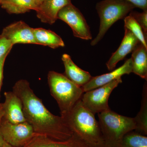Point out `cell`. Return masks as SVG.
Wrapping results in <instances>:
<instances>
[{
	"label": "cell",
	"instance_id": "1",
	"mask_svg": "<svg viewBox=\"0 0 147 147\" xmlns=\"http://www.w3.org/2000/svg\"><path fill=\"white\" fill-rule=\"evenodd\" d=\"M13 92L21 99L26 121L37 134L57 141H65L72 136L73 132L63 118L55 115L47 110L35 94L28 81H17L13 86Z\"/></svg>",
	"mask_w": 147,
	"mask_h": 147
},
{
	"label": "cell",
	"instance_id": "2",
	"mask_svg": "<svg viewBox=\"0 0 147 147\" xmlns=\"http://www.w3.org/2000/svg\"><path fill=\"white\" fill-rule=\"evenodd\" d=\"M61 117L70 130L90 146L106 147L98 121L81 99L69 113Z\"/></svg>",
	"mask_w": 147,
	"mask_h": 147
},
{
	"label": "cell",
	"instance_id": "3",
	"mask_svg": "<svg viewBox=\"0 0 147 147\" xmlns=\"http://www.w3.org/2000/svg\"><path fill=\"white\" fill-rule=\"evenodd\" d=\"M47 81L50 93L57 102L61 116L63 117L81 99L84 92L82 87L71 82L64 74L55 71H49Z\"/></svg>",
	"mask_w": 147,
	"mask_h": 147
},
{
	"label": "cell",
	"instance_id": "4",
	"mask_svg": "<svg viewBox=\"0 0 147 147\" xmlns=\"http://www.w3.org/2000/svg\"><path fill=\"white\" fill-rule=\"evenodd\" d=\"M98 116L106 147H115L125 134L136 129L134 118L119 115L110 109Z\"/></svg>",
	"mask_w": 147,
	"mask_h": 147
},
{
	"label": "cell",
	"instance_id": "5",
	"mask_svg": "<svg viewBox=\"0 0 147 147\" xmlns=\"http://www.w3.org/2000/svg\"><path fill=\"white\" fill-rule=\"evenodd\" d=\"M135 7L124 0H103L98 3L96 9L100 18V26L98 34L91 41V45L98 44L113 24L125 18Z\"/></svg>",
	"mask_w": 147,
	"mask_h": 147
},
{
	"label": "cell",
	"instance_id": "6",
	"mask_svg": "<svg viewBox=\"0 0 147 147\" xmlns=\"http://www.w3.org/2000/svg\"><path fill=\"white\" fill-rule=\"evenodd\" d=\"M122 83L121 78L94 89L85 92L81 100L84 106L95 115L110 110L108 100L113 90Z\"/></svg>",
	"mask_w": 147,
	"mask_h": 147
},
{
	"label": "cell",
	"instance_id": "7",
	"mask_svg": "<svg viewBox=\"0 0 147 147\" xmlns=\"http://www.w3.org/2000/svg\"><path fill=\"white\" fill-rule=\"evenodd\" d=\"M0 134L7 143L13 147H23L36 135L27 121L11 123L3 118L0 125Z\"/></svg>",
	"mask_w": 147,
	"mask_h": 147
},
{
	"label": "cell",
	"instance_id": "8",
	"mask_svg": "<svg viewBox=\"0 0 147 147\" xmlns=\"http://www.w3.org/2000/svg\"><path fill=\"white\" fill-rule=\"evenodd\" d=\"M57 19L63 21L71 28L74 36L86 40L92 39L90 28L85 17L71 3L60 10Z\"/></svg>",
	"mask_w": 147,
	"mask_h": 147
},
{
	"label": "cell",
	"instance_id": "9",
	"mask_svg": "<svg viewBox=\"0 0 147 147\" xmlns=\"http://www.w3.org/2000/svg\"><path fill=\"white\" fill-rule=\"evenodd\" d=\"M1 35L14 44H36L33 33V28L22 21L10 24L3 29Z\"/></svg>",
	"mask_w": 147,
	"mask_h": 147
},
{
	"label": "cell",
	"instance_id": "10",
	"mask_svg": "<svg viewBox=\"0 0 147 147\" xmlns=\"http://www.w3.org/2000/svg\"><path fill=\"white\" fill-rule=\"evenodd\" d=\"M132 72V63L131 58L125 61L124 63L119 68L112 70L109 73L92 77L89 82L82 87L84 92L94 89L106 85L115 80L121 78L125 74Z\"/></svg>",
	"mask_w": 147,
	"mask_h": 147
},
{
	"label": "cell",
	"instance_id": "11",
	"mask_svg": "<svg viewBox=\"0 0 147 147\" xmlns=\"http://www.w3.org/2000/svg\"><path fill=\"white\" fill-rule=\"evenodd\" d=\"M5 100L3 103V118L11 123L16 124L26 121L23 111L22 101L13 91L4 93Z\"/></svg>",
	"mask_w": 147,
	"mask_h": 147
},
{
	"label": "cell",
	"instance_id": "12",
	"mask_svg": "<svg viewBox=\"0 0 147 147\" xmlns=\"http://www.w3.org/2000/svg\"><path fill=\"white\" fill-rule=\"evenodd\" d=\"M23 147H91L78 135L73 133L70 138L57 141L45 136L36 134Z\"/></svg>",
	"mask_w": 147,
	"mask_h": 147
},
{
	"label": "cell",
	"instance_id": "13",
	"mask_svg": "<svg viewBox=\"0 0 147 147\" xmlns=\"http://www.w3.org/2000/svg\"><path fill=\"white\" fill-rule=\"evenodd\" d=\"M124 28V36L119 47L112 54L106 64L109 71L115 69L117 64L123 60L128 54L133 52L136 46L140 42L130 30L125 28Z\"/></svg>",
	"mask_w": 147,
	"mask_h": 147
},
{
	"label": "cell",
	"instance_id": "14",
	"mask_svg": "<svg viewBox=\"0 0 147 147\" xmlns=\"http://www.w3.org/2000/svg\"><path fill=\"white\" fill-rule=\"evenodd\" d=\"M70 3L71 0H44L36 10L37 17L42 23L52 25L57 19L60 10Z\"/></svg>",
	"mask_w": 147,
	"mask_h": 147
},
{
	"label": "cell",
	"instance_id": "15",
	"mask_svg": "<svg viewBox=\"0 0 147 147\" xmlns=\"http://www.w3.org/2000/svg\"><path fill=\"white\" fill-rule=\"evenodd\" d=\"M61 59L65 69L64 74L74 84L82 87L92 79L90 74L76 65L69 55L63 54Z\"/></svg>",
	"mask_w": 147,
	"mask_h": 147
},
{
	"label": "cell",
	"instance_id": "16",
	"mask_svg": "<svg viewBox=\"0 0 147 147\" xmlns=\"http://www.w3.org/2000/svg\"><path fill=\"white\" fill-rule=\"evenodd\" d=\"M132 72L147 80V48L139 42L132 52Z\"/></svg>",
	"mask_w": 147,
	"mask_h": 147
},
{
	"label": "cell",
	"instance_id": "17",
	"mask_svg": "<svg viewBox=\"0 0 147 147\" xmlns=\"http://www.w3.org/2000/svg\"><path fill=\"white\" fill-rule=\"evenodd\" d=\"M33 33L36 43L56 49L65 46L64 42L59 36L55 32L42 28H33Z\"/></svg>",
	"mask_w": 147,
	"mask_h": 147
},
{
	"label": "cell",
	"instance_id": "18",
	"mask_svg": "<svg viewBox=\"0 0 147 147\" xmlns=\"http://www.w3.org/2000/svg\"><path fill=\"white\" fill-rule=\"evenodd\" d=\"M1 5L11 14H20L31 10L36 11L38 7L33 0H3Z\"/></svg>",
	"mask_w": 147,
	"mask_h": 147
},
{
	"label": "cell",
	"instance_id": "19",
	"mask_svg": "<svg viewBox=\"0 0 147 147\" xmlns=\"http://www.w3.org/2000/svg\"><path fill=\"white\" fill-rule=\"evenodd\" d=\"M136 129L134 131L146 136L147 134V85L145 83L143 88L142 105L140 111L134 118Z\"/></svg>",
	"mask_w": 147,
	"mask_h": 147
},
{
	"label": "cell",
	"instance_id": "20",
	"mask_svg": "<svg viewBox=\"0 0 147 147\" xmlns=\"http://www.w3.org/2000/svg\"><path fill=\"white\" fill-rule=\"evenodd\" d=\"M115 147H147V137L131 131L123 136Z\"/></svg>",
	"mask_w": 147,
	"mask_h": 147
},
{
	"label": "cell",
	"instance_id": "21",
	"mask_svg": "<svg viewBox=\"0 0 147 147\" xmlns=\"http://www.w3.org/2000/svg\"><path fill=\"white\" fill-rule=\"evenodd\" d=\"M124 28L128 29L137 37V39L147 48V34H146L142 27L137 23L131 15L124 18Z\"/></svg>",
	"mask_w": 147,
	"mask_h": 147
},
{
	"label": "cell",
	"instance_id": "22",
	"mask_svg": "<svg viewBox=\"0 0 147 147\" xmlns=\"http://www.w3.org/2000/svg\"><path fill=\"white\" fill-rule=\"evenodd\" d=\"M129 15L134 18L142 27L145 33L147 34V10L143 11V12L141 13L131 11Z\"/></svg>",
	"mask_w": 147,
	"mask_h": 147
},
{
	"label": "cell",
	"instance_id": "23",
	"mask_svg": "<svg viewBox=\"0 0 147 147\" xmlns=\"http://www.w3.org/2000/svg\"><path fill=\"white\" fill-rule=\"evenodd\" d=\"M13 45L9 40L0 35V59L7 53H10Z\"/></svg>",
	"mask_w": 147,
	"mask_h": 147
},
{
	"label": "cell",
	"instance_id": "24",
	"mask_svg": "<svg viewBox=\"0 0 147 147\" xmlns=\"http://www.w3.org/2000/svg\"><path fill=\"white\" fill-rule=\"evenodd\" d=\"M131 3L135 7L141 9L143 11L147 10V0H124Z\"/></svg>",
	"mask_w": 147,
	"mask_h": 147
},
{
	"label": "cell",
	"instance_id": "25",
	"mask_svg": "<svg viewBox=\"0 0 147 147\" xmlns=\"http://www.w3.org/2000/svg\"><path fill=\"white\" fill-rule=\"evenodd\" d=\"M9 53H7L0 59V92H1V88L2 85L5 62L6 59L7 57L8 56Z\"/></svg>",
	"mask_w": 147,
	"mask_h": 147
},
{
	"label": "cell",
	"instance_id": "26",
	"mask_svg": "<svg viewBox=\"0 0 147 147\" xmlns=\"http://www.w3.org/2000/svg\"><path fill=\"white\" fill-rule=\"evenodd\" d=\"M4 112L3 103H0V125L3 117Z\"/></svg>",
	"mask_w": 147,
	"mask_h": 147
},
{
	"label": "cell",
	"instance_id": "27",
	"mask_svg": "<svg viewBox=\"0 0 147 147\" xmlns=\"http://www.w3.org/2000/svg\"><path fill=\"white\" fill-rule=\"evenodd\" d=\"M5 143V141L4 140L3 138L2 135L0 134V147L3 146V145Z\"/></svg>",
	"mask_w": 147,
	"mask_h": 147
},
{
	"label": "cell",
	"instance_id": "28",
	"mask_svg": "<svg viewBox=\"0 0 147 147\" xmlns=\"http://www.w3.org/2000/svg\"><path fill=\"white\" fill-rule=\"evenodd\" d=\"M34 2L36 4L37 6L40 5L44 1V0H33Z\"/></svg>",
	"mask_w": 147,
	"mask_h": 147
},
{
	"label": "cell",
	"instance_id": "29",
	"mask_svg": "<svg viewBox=\"0 0 147 147\" xmlns=\"http://www.w3.org/2000/svg\"><path fill=\"white\" fill-rule=\"evenodd\" d=\"M1 147H13L12 146H11L10 145H9V144H8V143H7V142H5V143L3 145V146Z\"/></svg>",
	"mask_w": 147,
	"mask_h": 147
},
{
	"label": "cell",
	"instance_id": "30",
	"mask_svg": "<svg viewBox=\"0 0 147 147\" xmlns=\"http://www.w3.org/2000/svg\"><path fill=\"white\" fill-rule=\"evenodd\" d=\"M3 0H0V5H1V4Z\"/></svg>",
	"mask_w": 147,
	"mask_h": 147
}]
</instances>
